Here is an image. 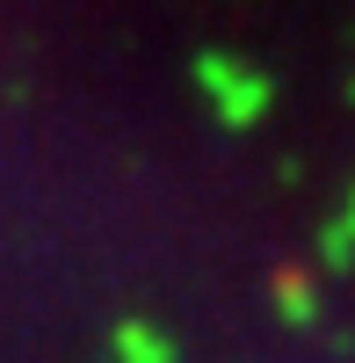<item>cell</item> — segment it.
<instances>
[{
  "instance_id": "3957f363",
  "label": "cell",
  "mask_w": 355,
  "mask_h": 363,
  "mask_svg": "<svg viewBox=\"0 0 355 363\" xmlns=\"http://www.w3.org/2000/svg\"><path fill=\"white\" fill-rule=\"evenodd\" d=\"M116 356L124 363H174V342L153 335V327H124V335H116Z\"/></svg>"
},
{
  "instance_id": "5b68a950",
  "label": "cell",
  "mask_w": 355,
  "mask_h": 363,
  "mask_svg": "<svg viewBox=\"0 0 355 363\" xmlns=\"http://www.w3.org/2000/svg\"><path fill=\"white\" fill-rule=\"evenodd\" d=\"M341 225H348V233H355V203H348V218H341Z\"/></svg>"
},
{
  "instance_id": "277c9868",
  "label": "cell",
  "mask_w": 355,
  "mask_h": 363,
  "mask_svg": "<svg viewBox=\"0 0 355 363\" xmlns=\"http://www.w3.org/2000/svg\"><path fill=\"white\" fill-rule=\"evenodd\" d=\"M319 255H327V269H348V262H355V233L334 218V225H327V240H319Z\"/></svg>"
},
{
  "instance_id": "6da1fadb",
  "label": "cell",
  "mask_w": 355,
  "mask_h": 363,
  "mask_svg": "<svg viewBox=\"0 0 355 363\" xmlns=\"http://www.w3.org/2000/svg\"><path fill=\"white\" fill-rule=\"evenodd\" d=\"M261 109H269V80H261V73H247V80L232 73V80L218 87V116H225L232 131H247V124H254Z\"/></svg>"
},
{
  "instance_id": "7a4b0ae2",
  "label": "cell",
  "mask_w": 355,
  "mask_h": 363,
  "mask_svg": "<svg viewBox=\"0 0 355 363\" xmlns=\"http://www.w3.org/2000/svg\"><path fill=\"white\" fill-rule=\"evenodd\" d=\"M276 306H283V320H298V327L319 320V291H312V277H305L298 262H283V269H276Z\"/></svg>"
}]
</instances>
